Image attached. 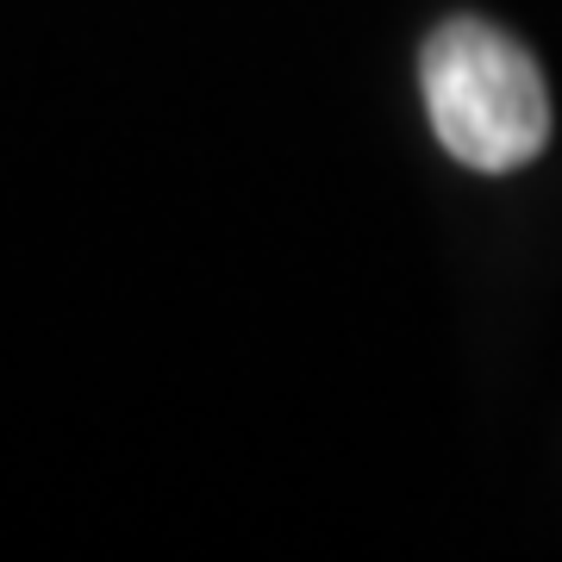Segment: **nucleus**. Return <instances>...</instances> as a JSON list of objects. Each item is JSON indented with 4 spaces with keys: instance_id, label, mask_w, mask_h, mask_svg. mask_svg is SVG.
<instances>
[{
    "instance_id": "obj_1",
    "label": "nucleus",
    "mask_w": 562,
    "mask_h": 562,
    "mask_svg": "<svg viewBox=\"0 0 562 562\" xmlns=\"http://www.w3.org/2000/svg\"><path fill=\"white\" fill-rule=\"evenodd\" d=\"M431 132L462 169L513 176L550 144V88L538 57L487 20H443L419 50Z\"/></svg>"
}]
</instances>
